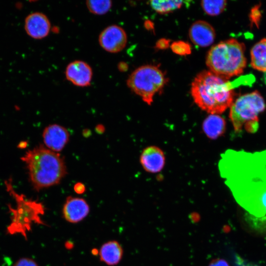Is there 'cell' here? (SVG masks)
Wrapping results in <instances>:
<instances>
[{
	"label": "cell",
	"mask_w": 266,
	"mask_h": 266,
	"mask_svg": "<svg viewBox=\"0 0 266 266\" xmlns=\"http://www.w3.org/2000/svg\"><path fill=\"white\" fill-rule=\"evenodd\" d=\"M201 5L204 12L210 16H217L222 13L227 5L226 0H202Z\"/></svg>",
	"instance_id": "ffe728a7"
},
{
	"label": "cell",
	"mask_w": 266,
	"mask_h": 266,
	"mask_svg": "<svg viewBox=\"0 0 266 266\" xmlns=\"http://www.w3.org/2000/svg\"><path fill=\"white\" fill-rule=\"evenodd\" d=\"M169 46V40L166 39H161L156 43V47L158 49H166Z\"/></svg>",
	"instance_id": "603a6c76"
},
{
	"label": "cell",
	"mask_w": 266,
	"mask_h": 266,
	"mask_svg": "<svg viewBox=\"0 0 266 266\" xmlns=\"http://www.w3.org/2000/svg\"><path fill=\"white\" fill-rule=\"evenodd\" d=\"M90 207L84 199L69 196L64 204L62 213L64 219L70 223H77L87 217Z\"/></svg>",
	"instance_id": "7c38bea8"
},
{
	"label": "cell",
	"mask_w": 266,
	"mask_h": 266,
	"mask_svg": "<svg viewBox=\"0 0 266 266\" xmlns=\"http://www.w3.org/2000/svg\"><path fill=\"white\" fill-rule=\"evenodd\" d=\"M229 117L236 132L244 127L249 133H255L259 127L258 115L266 109L265 100L258 91L239 97L230 106Z\"/></svg>",
	"instance_id": "8992f818"
},
{
	"label": "cell",
	"mask_w": 266,
	"mask_h": 266,
	"mask_svg": "<svg viewBox=\"0 0 266 266\" xmlns=\"http://www.w3.org/2000/svg\"><path fill=\"white\" fill-rule=\"evenodd\" d=\"M123 255V249L121 244L116 240L107 241L99 250L100 260L110 266H115L119 263Z\"/></svg>",
	"instance_id": "9a60e30c"
},
{
	"label": "cell",
	"mask_w": 266,
	"mask_h": 266,
	"mask_svg": "<svg viewBox=\"0 0 266 266\" xmlns=\"http://www.w3.org/2000/svg\"><path fill=\"white\" fill-rule=\"evenodd\" d=\"M250 64L255 69L266 72V38L255 43L250 51Z\"/></svg>",
	"instance_id": "e0dca14e"
},
{
	"label": "cell",
	"mask_w": 266,
	"mask_h": 266,
	"mask_svg": "<svg viewBox=\"0 0 266 266\" xmlns=\"http://www.w3.org/2000/svg\"><path fill=\"white\" fill-rule=\"evenodd\" d=\"M202 128L209 138L215 139L224 133L226 122L223 118L218 114H210L204 120Z\"/></svg>",
	"instance_id": "2e32d148"
},
{
	"label": "cell",
	"mask_w": 266,
	"mask_h": 266,
	"mask_svg": "<svg viewBox=\"0 0 266 266\" xmlns=\"http://www.w3.org/2000/svg\"><path fill=\"white\" fill-rule=\"evenodd\" d=\"M221 177L236 201L256 223H266V150L229 149L221 155Z\"/></svg>",
	"instance_id": "6da1fadb"
},
{
	"label": "cell",
	"mask_w": 266,
	"mask_h": 266,
	"mask_svg": "<svg viewBox=\"0 0 266 266\" xmlns=\"http://www.w3.org/2000/svg\"><path fill=\"white\" fill-rule=\"evenodd\" d=\"M140 162L143 168L147 172L157 173L163 168L165 157L159 148L151 146L145 148L140 156Z\"/></svg>",
	"instance_id": "5bb4252c"
},
{
	"label": "cell",
	"mask_w": 266,
	"mask_h": 266,
	"mask_svg": "<svg viewBox=\"0 0 266 266\" xmlns=\"http://www.w3.org/2000/svg\"><path fill=\"white\" fill-rule=\"evenodd\" d=\"M125 30L117 25H111L104 29L99 36V42L105 51L116 53L123 50L127 43Z\"/></svg>",
	"instance_id": "ba28073f"
},
{
	"label": "cell",
	"mask_w": 266,
	"mask_h": 266,
	"mask_svg": "<svg viewBox=\"0 0 266 266\" xmlns=\"http://www.w3.org/2000/svg\"><path fill=\"white\" fill-rule=\"evenodd\" d=\"M245 46L234 38L221 41L208 51L206 65L209 70L227 79L242 74L246 66Z\"/></svg>",
	"instance_id": "277c9868"
},
{
	"label": "cell",
	"mask_w": 266,
	"mask_h": 266,
	"mask_svg": "<svg viewBox=\"0 0 266 266\" xmlns=\"http://www.w3.org/2000/svg\"><path fill=\"white\" fill-rule=\"evenodd\" d=\"M42 136L47 148L57 153L62 151L67 144L69 133L65 127L58 124H52L44 129Z\"/></svg>",
	"instance_id": "8fae6325"
},
{
	"label": "cell",
	"mask_w": 266,
	"mask_h": 266,
	"mask_svg": "<svg viewBox=\"0 0 266 266\" xmlns=\"http://www.w3.org/2000/svg\"><path fill=\"white\" fill-rule=\"evenodd\" d=\"M85 186L80 182L76 183L74 186V190L77 194H81L85 191Z\"/></svg>",
	"instance_id": "d4e9b609"
},
{
	"label": "cell",
	"mask_w": 266,
	"mask_h": 266,
	"mask_svg": "<svg viewBox=\"0 0 266 266\" xmlns=\"http://www.w3.org/2000/svg\"><path fill=\"white\" fill-rule=\"evenodd\" d=\"M164 72L157 66L144 65L133 70L127 80V85L148 105H151L155 94L166 83Z\"/></svg>",
	"instance_id": "52a82bcc"
},
{
	"label": "cell",
	"mask_w": 266,
	"mask_h": 266,
	"mask_svg": "<svg viewBox=\"0 0 266 266\" xmlns=\"http://www.w3.org/2000/svg\"><path fill=\"white\" fill-rule=\"evenodd\" d=\"M92 253L94 255H99V250L95 248V249H93L92 250Z\"/></svg>",
	"instance_id": "4316f807"
},
{
	"label": "cell",
	"mask_w": 266,
	"mask_h": 266,
	"mask_svg": "<svg viewBox=\"0 0 266 266\" xmlns=\"http://www.w3.org/2000/svg\"><path fill=\"white\" fill-rule=\"evenodd\" d=\"M65 247L67 249H70L73 247V244L71 242L67 241L65 244Z\"/></svg>",
	"instance_id": "484cf974"
},
{
	"label": "cell",
	"mask_w": 266,
	"mask_h": 266,
	"mask_svg": "<svg viewBox=\"0 0 266 266\" xmlns=\"http://www.w3.org/2000/svg\"><path fill=\"white\" fill-rule=\"evenodd\" d=\"M21 160L26 166L32 186L37 191L58 184L67 173L63 157L42 145L27 151Z\"/></svg>",
	"instance_id": "3957f363"
},
{
	"label": "cell",
	"mask_w": 266,
	"mask_h": 266,
	"mask_svg": "<svg viewBox=\"0 0 266 266\" xmlns=\"http://www.w3.org/2000/svg\"><path fill=\"white\" fill-rule=\"evenodd\" d=\"M209 266H229V265L225 260L218 259L213 260Z\"/></svg>",
	"instance_id": "cb8c5ba5"
},
{
	"label": "cell",
	"mask_w": 266,
	"mask_h": 266,
	"mask_svg": "<svg viewBox=\"0 0 266 266\" xmlns=\"http://www.w3.org/2000/svg\"><path fill=\"white\" fill-rule=\"evenodd\" d=\"M181 0H150L151 7L157 12L166 14L180 8L183 4Z\"/></svg>",
	"instance_id": "ac0fdd59"
},
{
	"label": "cell",
	"mask_w": 266,
	"mask_h": 266,
	"mask_svg": "<svg viewBox=\"0 0 266 266\" xmlns=\"http://www.w3.org/2000/svg\"><path fill=\"white\" fill-rule=\"evenodd\" d=\"M51 27L48 17L40 12H32L25 19V31L30 37L34 39L46 37L50 32Z\"/></svg>",
	"instance_id": "30bf717a"
},
{
	"label": "cell",
	"mask_w": 266,
	"mask_h": 266,
	"mask_svg": "<svg viewBox=\"0 0 266 266\" xmlns=\"http://www.w3.org/2000/svg\"><path fill=\"white\" fill-rule=\"evenodd\" d=\"M191 93L197 105L210 114L224 112L231 106L235 96L228 79L210 70L197 75L191 84Z\"/></svg>",
	"instance_id": "7a4b0ae2"
},
{
	"label": "cell",
	"mask_w": 266,
	"mask_h": 266,
	"mask_svg": "<svg viewBox=\"0 0 266 266\" xmlns=\"http://www.w3.org/2000/svg\"><path fill=\"white\" fill-rule=\"evenodd\" d=\"M189 37L192 42L200 47H205L210 45L215 38V31L208 22L199 20L190 27Z\"/></svg>",
	"instance_id": "4fadbf2b"
},
{
	"label": "cell",
	"mask_w": 266,
	"mask_h": 266,
	"mask_svg": "<svg viewBox=\"0 0 266 266\" xmlns=\"http://www.w3.org/2000/svg\"><path fill=\"white\" fill-rule=\"evenodd\" d=\"M86 5L91 13L97 15H102L110 10L112 2L109 0H89L86 1Z\"/></svg>",
	"instance_id": "d6986e66"
},
{
	"label": "cell",
	"mask_w": 266,
	"mask_h": 266,
	"mask_svg": "<svg viewBox=\"0 0 266 266\" xmlns=\"http://www.w3.org/2000/svg\"><path fill=\"white\" fill-rule=\"evenodd\" d=\"M170 48L172 51L179 55H187L191 53V47L190 45L183 41H177L173 42Z\"/></svg>",
	"instance_id": "44dd1931"
},
{
	"label": "cell",
	"mask_w": 266,
	"mask_h": 266,
	"mask_svg": "<svg viewBox=\"0 0 266 266\" xmlns=\"http://www.w3.org/2000/svg\"><path fill=\"white\" fill-rule=\"evenodd\" d=\"M6 189L16 201L15 208L10 207L12 215V221L8 227L7 231L11 234L21 233L26 237V233L29 231L33 223L44 224L41 216L44 213L42 203L28 199L23 194L15 191L11 179L5 181Z\"/></svg>",
	"instance_id": "5b68a950"
},
{
	"label": "cell",
	"mask_w": 266,
	"mask_h": 266,
	"mask_svg": "<svg viewBox=\"0 0 266 266\" xmlns=\"http://www.w3.org/2000/svg\"><path fill=\"white\" fill-rule=\"evenodd\" d=\"M66 79L74 85L84 87L91 85L93 70L86 62L75 60L69 63L65 70Z\"/></svg>",
	"instance_id": "9c48e42d"
},
{
	"label": "cell",
	"mask_w": 266,
	"mask_h": 266,
	"mask_svg": "<svg viewBox=\"0 0 266 266\" xmlns=\"http://www.w3.org/2000/svg\"><path fill=\"white\" fill-rule=\"evenodd\" d=\"M13 266H38V265L32 259L24 257L17 260Z\"/></svg>",
	"instance_id": "7402d4cb"
}]
</instances>
